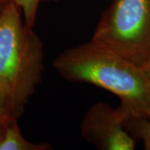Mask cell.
I'll list each match as a JSON object with an SVG mask.
<instances>
[{"label":"cell","mask_w":150,"mask_h":150,"mask_svg":"<svg viewBox=\"0 0 150 150\" xmlns=\"http://www.w3.org/2000/svg\"><path fill=\"white\" fill-rule=\"evenodd\" d=\"M10 1L11 0H0V14H1L2 11L4 10V8L6 7V5H7Z\"/></svg>","instance_id":"30bf717a"},{"label":"cell","mask_w":150,"mask_h":150,"mask_svg":"<svg viewBox=\"0 0 150 150\" xmlns=\"http://www.w3.org/2000/svg\"><path fill=\"white\" fill-rule=\"evenodd\" d=\"M17 118L12 112L9 103L4 92L0 89V129H4Z\"/></svg>","instance_id":"ba28073f"},{"label":"cell","mask_w":150,"mask_h":150,"mask_svg":"<svg viewBox=\"0 0 150 150\" xmlns=\"http://www.w3.org/2000/svg\"><path fill=\"white\" fill-rule=\"evenodd\" d=\"M16 120H13L4 129V136L0 141V150L53 149V146L48 143L33 144L24 139L17 124Z\"/></svg>","instance_id":"5b68a950"},{"label":"cell","mask_w":150,"mask_h":150,"mask_svg":"<svg viewBox=\"0 0 150 150\" xmlns=\"http://www.w3.org/2000/svg\"><path fill=\"white\" fill-rule=\"evenodd\" d=\"M11 0L0 14V89L18 118L43 79V46Z\"/></svg>","instance_id":"7a4b0ae2"},{"label":"cell","mask_w":150,"mask_h":150,"mask_svg":"<svg viewBox=\"0 0 150 150\" xmlns=\"http://www.w3.org/2000/svg\"><path fill=\"white\" fill-rule=\"evenodd\" d=\"M118 109L123 114L124 128L132 136L143 141L145 149L150 150V116L134 114L120 107Z\"/></svg>","instance_id":"8992f818"},{"label":"cell","mask_w":150,"mask_h":150,"mask_svg":"<svg viewBox=\"0 0 150 150\" xmlns=\"http://www.w3.org/2000/svg\"><path fill=\"white\" fill-rule=\"evenodd\" d=\"M61 77L104 88L121 100L127 112L150 116V80L142 67L90 41L68 48L53 63Z\"/></svg>","instance_id":"6da1fadb"},{"label":"cell","mask_w":150,"mask_h":150,"mask_svg":"<svg viewBox=\"0 0 150 150\" xmlns=\"http://www.w3.org/2000/svg\"><path fill=\"white\" fill-rule=\"evenodd\" d=\"M142 69L144 71L145 74L148 77V79L150 80V57L149 59H148V61L146 62V64L142 67Z\"/></svg>","instance_id":"9c48e42d"},{"label":"cell","mask_w":150,"mask_h":150,"mask_svg":"<svg viewBox=\"0 0 150 150\" xmlns=\"http://www.w3.org/2000/svg\"><path fill=\"white\" fill-rule=\"evenodd\" d=\"M4 129H0V141H1L3 136H4Z\"/></svg>","instance_id":"8fae6325"},{"label":"cell","mask_w":150,"mask_h":150,"mask_svg":"<svg viewBox=\"0 0 150 150\" xmlns=\"http://www.w3.org/2000/svg\"><path fill=\"white\" fill-rule=\"evenodd\" d=\"M91 41L143 67L150 57V0H113Z\"/></svg>","instance_id":"3957f363"},{"label":"cell","mask_w":150,"mask_h":150,"mask_svg":"<svg viewBox=\"0 0 150 150\" xmlns=\"http://www.w3.org/2000/svg\"><path fill=\"white\" fill-rule=\"evenodd\" d=\"M21 9L24 23L28 27L33 28L36 21L38 6L43 2H56L59 0H13Z\"/></svg>","instance_id":"52a82bcc"},{"label":"cell","mask_w":150,"mask_h":150,"mask_svg":"<svg viewBox=\"0 0 150 150\" xmlns=\"http://www.w3.org/2000/svg\"><path fill=\"white\" fill-rule=\"evenodd\" d=\"M80 131L83 138L98 149H135L136 142L124 128L122 112L105 103H96L88 109Z\"/></svg>","instance_id":"277c9868"}]
</instances>
